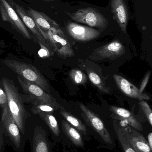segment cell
<instances>
[{"mask_svg": "<svg viewBox=\"0 0 152 152\" xmlns=\"http://www.w3.org/2000/svg\"><path fill=\"white\" fill-rule=\"evenodd\" d=\"M60 106L53 105L50 104L35 101L31 108V112L35 115H38L41 113H53L54 112L60 108Z\"/></svg>", "mask_w": 152, "mask_h": 152, "instance_id": "cell-21", "label": "cell"}, {"mask_svg": "<svg viewBox=\"0 0 152 152\" xmlns=\"http://www.w3.org/2000/svg\"><path fill=\"white\" fill-rule=\"evenodd\" d=\"M87 72L90 81L100 91L105 94H109L110 93V88L105 85V83L96 73L91 70H87Z\"/></svg>", "mask_w": 152, "mask_h": 152, "instance_id": "cell-23", "label": "cell"}, {"mask_svg": "<svg viewBox=\"0 0 152 152\" xmlns=\"http://www.w3.org/2000/svg\"><path fill=\"white\" fill-rule=\"evenodd\" d=\"M61 126L66 136L75 145L78 147H83L84 143L82 137L76 129L65 120L62 121Z\"/></svg>", "mask_w": 152, "mask_h": 152, "instance_id": "cell-19", "label": "cell"}, {"mask_svg": "<svg viewBox=\"0 0 152 152\" xmlns=\"http://www.w3.org/2000/svg\"><path fill=\"white\" fill-rule=\"evenodd\" d=\"M79 107L81 111V115L87 124L90 126L105 142L112 144L113 142L111 137L102 121L83 104H79Z\"/></svg>", "mask_w": 152, "mask_h": 152, "instance_id": "cell-10", "label": "cell"}, {"mask_svg": "<svg viewBox=\"0 0 152 152\" xmlns=\"http://www.w3.org/2000/svg\"><path fill=\"white\" fill-rule=\"evenodd\" d=\"M67 29L69 35L73 39L79 42L90 41L101 35L100 32L95 28L74 22L68 23Z\"/></svg>", "mask_w": 152, "mask_h": 152, "instance_id": "cell-12", "label": "cell"}, {"mask_svg": "<svg viewBox=\"0 0 152 152\" xmlns=\"http://www.w3.org/2000/svg\"><path fill=\"white\" fill-rule=\"evenodd\" d=\"M148 142L151 149L152 150V133L151 132L148 135Z\"/></svg>", "mask_w": 152, "mask_h": 152, "instance_id": "cell-29", "label": "cell"}, {"mask_svg": "<svg viewBox=\"0 0 152 152\" xmlns=\"http://www.w3.org/2000/svg\"><path fill=\"white\" fill-rule=\"evenodd\" d=\"M26 11L34 20L44 37L45 34L46 32L54 31L60 28L59 25L55 21L43 12L37 11L29 7H28Z\"/></svg>", "mask_w": 152, "mask_h": 152, "instance_id": "cell-13", "label": "cell"}, {"mask_svg": "<svg viewBox=\"0 0 152 152\" xmlns=\"http://www.w3.org/2000/svg\"><path fill=\"white\" fill-rule=\"evenodd\" d=\"M38 115L46 125L53 138L55 141H58L60 136L61 131L57 119L53 113L43 112L39 113Z\"/></svg>", "mask_w": 152, "mask_h": 152, "instance_id": "cell-18", "label": "cell"}, {"mask_svg": "<svg viewBox=\"0 0 152 152\" xmlns=\"http://www.w3.org/2000/svg\"><path fill=\"white\" fill-rule=\"evenodd\" d=\"M41 1H45L46 2H52L54 1L55 0H41Z\"/></svg>", "mask_w": 152, "mask_h": 152, "instance_id": "cell-30", "label": "cell"}, {"mask_svg": "<svg viewBox=\"0 0 152 152\" xmlns=\"http://www.w3.org/2000/svg\"><path fill=\"white\" fill-rule=\"evenodd\" d=\"M0 105L1 106L7 105V98L4 91L0 88Z\"/></svg>", "mask_w": 152, "mask_h": 152, "instance_id": "cell-28", "label": "cell"}, {"mask_svg": "<svg viewBox=\"0 0 152 152\" xmlns=\"http://www.w3.org/2000/svg\"><path fill=\"white\" fill-rule=\"evenodd\" d=\"M44 37L51 45L54 52L61 58L66 59L75 56L70 44L61 28L48 31L45 34Z\"/></svg>", "mask_w": 152, "mask_h": 152, "instance_id": "cell-6", "label": "cell"}, {"mask_svg": "<svg viewBox=\"0 0 152 152\" xmlns=\"http://www.w3.org/2000/svg\"><path fill=\"white\" fill-rule=\"evenodd\" d=\"M59 112L61 115L66 120L67 122L78 130L82 132L83 134H86V127L79 119L66 111L62 106H61Z\"/></svg>", "mask_w": 152, "mask_h": 152, "instance_id": "cell-20", "label": "cell"}, {"mask_svg": "<svg viewBox=\"0 0 152 152\" xmlns=\"http://www.w3.org/2000/svg\"><path fill=\"white\" fill-rule=\"evenodd\" d=\"M67 13L72 20L86 24L91 27L102 28L108 26L107 19L95 8H84L73 13L67 12Z\"/></svg>", "mask_w": 152, "mask_h": 152, "instance_id": "cell-5", "label": "cell"}, {"mask_svg": "<svg viewBox=\"0 0 152 152\" xmlns=\"http://www.w3.org/2000/svg\"><path fill=\"white\" fill-rule=\"evenodd\" d=\"M43 123L29 125L26 122V135L30 152H53L54 144L50 140L49 130Z\"/></svg>", "mask_w": 152, "mask_h": 152, "instance_id": "cell-3", "label": "cell"}, {"mask_svg": "<svg viewBox=\"0 0 152 152\" xmlns=\"http://www.w3.org/2000/svg\"><path fill=\"white\" fill-rule=\"evenodd\" d=\"M139 106L141 107L143 112L145 115V117L147 118L149 123L151 126H152V111L150 105L148 104L145 101V100H142L139 103Z\"/></svg>", "mask_w": 152, "mask_h": 152, "instance_id": "cell-25", "label": "cell"}, {"mask_svg": "<svg viewBox=\"0 0 152 152\" xmlns=\"http://www.w3.org/2000/svg\"><path fill=\"white\" fill-rule=\"evenodd\" d=\"M110 110L114 115L117 116V118L125 124L126 123L137 130L142 131V125L137 120L133 113L128 110L115 106H111Z\"/></svg>", "mask_w": 152, "mask_h": 152, "instance_id": "cell-17", "label": "cell"}, {"mask_svg": "<svg viewBox=\"0 0 152 152\" xmlns=\"http://www.w3.org/2000/svg\"><path fill=\"white\" fill-rule=\"evenodd\" d=\"M126 52L124 45L118 41H114L94 49L89 56L94 61L115 60L124 55Z\"/></svg>", "mask_w": 152, "mask_h": 152, "instance_id": "cell-9", "label": "cell"}, {"mask_svg": "<svg viewBox=\"0 0 152 152\" xmlns=\"http://www.w3.org/2000/svg\"><path fill=\"white\" fill-rule=\"evenodd\" d=\"M114 126L118 139L124 152H137L126 138L121 127H120L117 123L115 122L114 123Z\"/></svg>", "mask_w": 152, "mask_h": 152, "instance_id": "cell-22", "label": "cell"}, {"mask_svg": "<svg viewBox=\"0 0 152 152\" xmlns=\"http://www.w3.org/2000/svg\"><path fill=\"white\" fill-rule=\"evenodd\" d=\"M113 77L118 88L126 95L140 101L150 100L149 95L141 93L139 88L125 78L117 75H114Z\"/></svg>", "mask_w": 152, "mask_h": 152, "instance_id": "cell-14", "label": "cell"}, {"mask_svg": "<svg viewBox=\"0 0 152 152\" xmlns=\"http://www.w3.org/2000/svg\"><path fill=\"white\" fill-rule=\"evenodd\" d=\"M0 13L4 21L11 24L25 38L31 39L26 27L7 0H0Z\"/></svg>", "mask_w": 152, "mask_h": 152, "instance_id": "cell-7", "label": "cell"}, {"mask_svg": "<svg viewBox=\"0 0 152 152\" xmlns=\"http://www.w3.org/2000/svg\"><path fill=\"white\" fill-rule=\"evenodd\" d=\"M7 1L11 5L15 12H17L26 26L29 29L33 35L36 38L40 45H42L44 46L54 53L51 45L41 34L35 22L34 21V20L27 13L26 10L20 4L15 2L13 0H7Z\"/></svg>", "mask_w": 152, "mask_h": 152, "instance_id": "cell-8", "label": "cell"}, {"mask_svg": "<svg viewBox=\"0 0 152 152\" xmlns=\"http://www.w3.org/2000/svg\"><path fill=\"white\" fill-rule=\"evenodd\" d=\"M4 63L18 76L36 84L46 92H50V86L47 80L35 67L14 60H5Z\"/></svg>", "mask_w": 152, "mask_h": 152, "instance_id": "cell-4", "label": "cell"}, {"mask_svg": "<svg viewBox=\"0 0 152 152\" xmlns=\"http://www.w3.org/2000/svg\"><path fill=\"white\" fill-rule=\"evenodd\" d=\"M6 145V142L4 136L1 124V116H0V152H4Z\"/></svg>", "mask_w": 152, "mask_h": 152, "instance_id": "cell-26", "label": "cell"}, {"mask_svg": "<svg viewBox=\"0 0 152 152\" xmlns=\"http://www.w3.org/2000/svg\"><path fill=\"white\" fill-rule=\"evenodd\" d=\"M69 77L71 81L76 85H84L87 80V77L85 74L78 69L70 70Z\"/></svg>", "mask_w": 152, "mask_h": 152, "instance_id": "cell-24", "label": "cell"}, {"mask_svg": "<svg viewBox=\"0 0 152 152\" xmlns=\"http://www.w3.org/2000/svg\"><path fill=\"white\" fill-rule=\"evenodd\" d=\"M1 83L7 98V105L22 134L26 137V122L29 115L14 83L9 79H2Z\"/></svg>", "mask_w": 152, "mask_h": 152, "instance_id": "cell-1", "label": "cell"}, {"mask_svg": "<svg viewBox=\"0 0 152 152\" xmlns=\"http://www.w3.org/2000/svg\"><path fill=\"white\" fill-rule=\"evenodd\" d=\"M1 122L4 136L8 144L16 152H24L27 138L21 132L8 105L1 106Z\"/></svg>", "mask_w": 152, "mask_h": 152, "instance_id": "cell-2", "label": "cell"}, {"mask_svg": "<svg viewBox=\"0 0 152 152\" xmlns=\"http://www.w3.org/2000/svg\"><path fill=\"white\" fill-rule=\"evenodd\" d=\"M17 78L23 91L35 99V101L60 106L56 99L51 95L46 92L40 87L21 76H18Z\"/></svg>", "mask_w": 152, "mask_h": 152, "instance_id": "cell-11", "label": "cell"}, {"mask_svg": "<svg viewBox=\"0 0 152 152\" xmlns=\"http://www.w3.org/2000/svg\"><path fill=\"white\" fill-rule=\"evenodd\" d=\"M122 128L126 138L137 152H152L147 140L137 129L130 127Z\"/></svg>", "mask_w": 152, "mask_h": 152, "instance_id": "cell-15", "label": "cell"}, {"mask_svg": "<svg viewBox=\"0 0 152 152\" xmlns=\"http://www.w3.org/2000/svg\"><path fill=\"white\" fill-rule=\"evenodd\" d=\"M151 75V71H149L145 76L144 77L142 81V84L140 86V88H139V91L141 93H143L144 90L145 89V87L149 82Z\"/></svg>", "mask_w": 152, "mask_h": 152, "instance_id": "cell-27", "label": "cell"}, {"mask_svg": "<svg viewBox=\"0 0 152 152\" xmlns=\"http://www.w3.org/2000/svg\"><path fill=\"white\" fill-rule=\"evenodd\" d=\"M111 7L115 20L121 30L126 33L128 12L125 0H111Z\"/></svg>", "mask_w": 152, "mask_h": 152, "instance_id": "cell-16", "label": "cell"}]
</instances>
